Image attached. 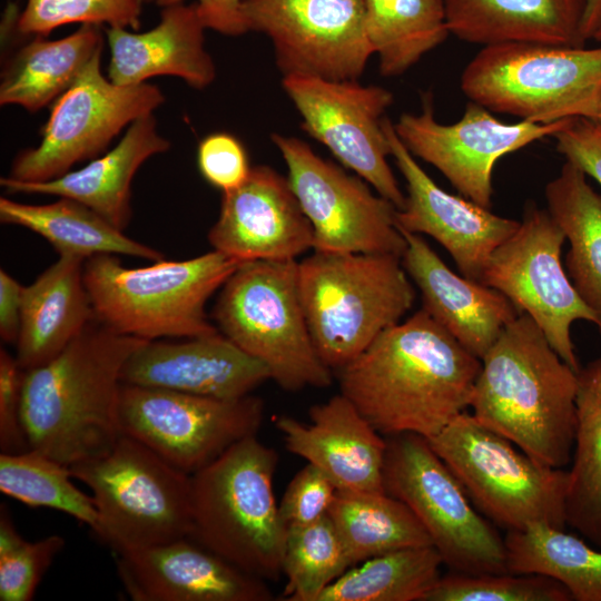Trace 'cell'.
<instances>
[{"mask_svg": "<svg viewBox=\"0 0 601 601\" xmlns=\"http://www.w3.org/2000/svg\"><path fill=\"white\" fill-rule=\"evenodd\" d=\"M481 365L422 308L338 371L341 394L382 435L428 440L470 407Z\"/></svg>", "mask_w": 601, "mask_h": 601, "instance_id": "6da1fadb", "label": "cell"}, {"mask_svg": "<svg viewBox=\"0 0 601 601\" xmlns=\"http://www.w3.org/2000/svg\"><path fill=\"white\" fill-rule=\"evenodd\" d=\"M145 342L95 319L53 358L26 370L21 421L29 447L67 466L107 453L122 435L124 365Z\"/></svg>", "mask_w": 601, "mask_h": 601, "instance_id": "7a4b0ae2", "label": "cell"}, {"mask_svg": "<svg viewBox=\"0 0 601 601\" xmlns=\"http://www.w3.org/2000/svg\"><path fill=\"white\" fill-rule=\"evenodd\" d=\"M481 362L472 415L538 462L565 466L578 423V372L524 313L505 326Z\"/></svg>", "mask_w": 601, "mask_h": 601, "instance_id": "3957f363", "label": "cell"}, {"mask_svg": "<svg viewBox=\"0 0 601 601\" xmlns=\"http://www.w3.org/2000/svg\"><path fill=\"white\" fill-rule=\"evenodd\" d=\"M277 452L248 436L191 474L193 540L262 580L283 575L287 529L274 494Z\"/></svg>", "mask_w": 601, "mask_h": 601, "instance_id": "277c9868", "label": "cell"}, {"mask_svg": "<svg viewBox=\"0 0 601 601\" xmlns=\"http://www.w3.org/2000/svg\"><path fill=\"white\" fill-rule=\"evenodd\" d=\"M240 264L215 249L137 268L105 254L85 260L83 283L96 319L112 331L147 341L188 338L218 331L206 303Z\"/></svg>", "mask_w": 601, "mask_h": 601, "instance_id": "5b68a950", "label": "cell"}, {"mask_svg": "<svg viewBox=\"0 0 601 601\" xmlns=\"http://www.w3.org/2000/svg\"><path fill=\"white\" fill-rule=\"evenodd\" d=\"M298 285L315 349L339 371L411 309L415 290L402 258L315 252L298 263Z\"/></svg>", "mask_w": 601, "mask_h": 601, "instance_id": "8992f818", "label": "cell"}, {"mask_svg": "<svg viewBox=\"0 0 601 601\" xmlns=\"http://www.w3.org/2000/svg\"><path fill=\"white\" fill-rule=\"evenodd\" d=\"M213 317L218 331L263 362L283 390L331 385L332 370L307 326L296 259L240 264L221 286Z\"/></svg>", "mask_w": 601, "mask_h": 601, "instance_id": "52a82bcc", "label": "cell"}, {"mask_svg": "<svg viewBox=\"0 0 601 601\" xmlns=\"http://www.w3.org/2000/svg\"><path fill=\"white\" fill-rule=\"evenodd\" d=\"M461 89L487 110L524 121L594 119L601 110V47L484 46L465 66Z\"/></svg>", "mask_w": 601, "mask_h": 601, "instance_id": "ba28073f", "label": "cell"}, {"mask_svg": "<svg viewBox=\"0 0 601 601\" xmlns=\"http://www.w3.org/2000/svg\"><path fill=\"white\" fill-rule=\"evenodd\" d=\"M92 492L93 532L115 554L191 533V475L137 440L121 435L104 455L69 466Z\"/></svg>", "mask_w": 601, "mask_h": 601, "instance_id": "9c48e42d", "label": "cell"}, {"mask_svg": "<svg viewBox=\"0 0 601 601\" xmlns=\"http://www.w3.org/2000/svg\"><path fill=\"white\" fill-rule=\"evenodd\" d=\"M427 441L470 500L499 526L518 531L546 523L564 530L568 471L518 451L465 411Z\"/></svg>", "mask_w": 601, "mask_h": 601, "instance_id": "30bf717a", "label": "cell"}, {"mask_svg": "<svg viewBox=\"0 0 601 601\" xmlns=\"http://www.w3.org/2000/svg\"><path fill=\"white\" fill-rule=\"evenodd\" d=\"M384 490L420 520L454 572L504 573V539L470 503L464 487L430 445L412 433L387 436Z\"/></svg>", "mask_w": 601, "mask_h": 601, "instance_id": "8fae6325", "label": "cell"}, {"mask_svg": "<svg viewBox=\"0 0 601 601\" xmlns=\"http://www.w3.org/2000/svg\"><path fill=\"white\" fill-rule=\"evenodd\" d=\"M264 415V401L252 394L220 400L129 384L121 386L118 407L122 435L189 475L257 435Z\"/></svg>", "mask_w": 601, "mask_h": 601, "instance_id": "7c38bea8", "label": "cell"}, {"mask_svg": "<svg viewBox=\"0 0 601 601\" xmlns=\"http://www.w3.org/2000/svg\"><path fill=\"white\" fill-rule=\"evenodd\" d=\"M101 53L53 102L40 144L18 154L7 177L23 183L58 178L73 165L97 158L125 127L164 104L156 86H120L105 77Z\"/></svg>", "mask_w": 601, "mask_h": 601, "instance_id": "4fadbf2b", "label": "cell"}, {"mask_svg": "<svg viewBox=\"0 0 601 601\" xmlns=\"http://www.w3.org/2000/svg\"><path fill=\"white\" fill-rule=\"evenodd\" d=\"M287 166L288 183L313 228V249L323 253L388 254L402 258L406 240L397 227V207L353 176L322 158L305 141L273 134Z\"/></svg>", "mask_w": 601, "mask_h": 601, "instance_id": "5bb4252c", "label": "cell"}, {"mask_svg": "<svg viewBox=\"0 0 601 601\" xmlns=\"http://www.w3.org/2000/svg\"><path fill=\"white\" fill-rule=\"evenodd\" d=\"M565 236L548 209L531 205L513 235L491 255L481 283L502 293L542 329L552 348L581 370L571 338L575 321L597 325L561 262Z\"/></svg>", "mask_w": 601, "mask_h": 601, "instance_id": "9a60e30c", "label": "cell"}, {"mask_svg": "<svg viewBox=\"0 0 601 601\" xmlns=\"http://www.w3.org/2000/svg\"><path fill=\"white\" fill-rule=\"evenodd\" d=\"M246 31L265 33L285 76L357 80L374 55L365 0H244Z\"/></svg>", "mask_w": 601, "mask_h": 601, "instance_id": "2e32d148", "label": "cell"}, {"mask_svg": "<svg viewBox=\"0 0 601 601\" xmlns=\"http://www.w3.org/2000/svg\"><path fill=\"white\" fill-rule=\"evenodd\" d=\"M282 85L303 119V130L402 209L405 195L387 162L391 148L382 126L392 92L357 80L299 75L285 76Z\"/></svg>", "mask_w": 601, "mask_h": 601, "instance_id": "e0dca14e", "label": "cell"}, {"mask_svg": "<svg viewBox=\"0 0 601 601\" xmlns=\"http://www.w3.org/2000/svg\"><path fill=\"white\" fill-rule=\"evenodd\" d=\"M572 119L505 124L470 100L459 121L442 125L435 119L432 96L425 93L421 114H402L394 128L413 156L440 170L463 197L490 209L495 162L535 140L554 136Z\"/></svg>", "mask_w": 601, "mask_h": 601, "instance_id": "ac0fdd59", "label": "cell"}, {"mask_svg": "<svg viewBox=\"0 0 601 601\" xmlns=\"http://www.w3.org/2000/svg\"><path fill=\"white\" fill-rule=\"evenodd\" d=\"M382 126L407 189L405 205L396 211L397 227L434 238L464 277L481 283L491 255L515 233L520 221L443 190L401 141L394 124L384 117Z\"/></svg>", "mask_w": 601, "mask_h": 601, "instance_id": "d6986e66", "label": "cell"}, {"mask_svg": "<svg viewBox=\"0 0 601 601\" xmlns=\"http://www.w3.org/2000/svg\"><path fill=\"white\" fill-rule=\"evenodd\" d=\"M313 228L288 179L266 165L253 166L237 188L223 193L208 242L242 263L296 259L313 248Z\"/></svg>", "mask_w": 601, "mask_h": 601, "instance_id": "ffe728a7", "label": "cell"}, {"mask_svg": "<svg viewBox=\"0 0 601 601\" xmlns=\"http://www.w3.org/2000/svg\"><path fill=\"white\" fill-rule=\"evenodd\" d=\"M117 573L135 601H270L254 577L189 536L115 554Z\"/></svg>", "mask_w": 601, "mask_h": 601, "instance_id": "44dd1931", "label": "cell"}, {"mask_svg": "<svg viewBox=\"0 0 601 601\" xmlns=\"http://www.w3.org/2000/svg\"><path fill=\"white\" fill-rule=\"evenodd\" d=\"M268 380V367L219 331L181 342L147 341L121 372L122 384L220 400L249 395Z\"/></svg>", "mask_w": 601, "mask_h": 601, "instance_id": "7402d4cb", "label": "cell"}, {"mask_svg": "<svg viewBox=\"0 0 601 601\" xmlns=\"http://www.w3.org/2000/svg\"><path fill=\"white\" fill-rule=\"evenodd\" d=\"M309 423L273 422L288 452L323 471L342 492H385L386 439L341 393L309 410Z\"/></svg>", "mask_w": 601, "mask_h": 601, "instance_id": "603a6c76", "label": "cell"}, {"mask_svg": "<svg viewBox=\"0 0 601 601\" xmlns=\"http://www.w3.org/2000/svg\"><path fill=\"white\" fill-rule=\"evenodd\" d=\"M400 230L406 240L402 264L421 292L423 309L482 359L520 312L499 290L452 272L421 235Z\"/></svg>", "mask_w": 601, "mask_h": 601, "instance_id": "cb8c5ba5", "label": "cell"}, {"mask_svg": "<svg viewBox=\"0 0 601 601\" xmlns=\"http://www.w3.org/2000/svg\"><path fill=\"white\" fill-rule=\"evenodd\" d=\"M205 29L197 4L183 2L164 7L159 23L146 32L106 28L108 78L116 85L130 86L173 76L196 89L208 87L216 68L205 49Z\"/></svg>", "mask_w": 601, "mask_h": 601, "instance_id": "d4e9b609", "label": "cell"}, {"mask_svg": "<svg viewBox=\"0 0 601 601\" xmlns=\"http://www.w3.org/2000/svg\"><path fill=\"white\" fill-rule=\"evenodd\" d=\"M169 147L151 114L134 121L111 150L80 169L41 183L17 181L6 176L0 185L11 194L53 195L76 200L125 230L131 217V183L137 170Z\"/></svg>", "mask_w": 601, "mask_h": 601, "instance_id": "484cf974", "label": "cell"}, {"mask_svg": "<svg viewBox=\"0 0 601 601\" xmlns=\"http://www.w3.org/2000/svg\"><path fill=\"white\" fill-rule=\"evenodd\" d=\"M589 0H445L450 33L474 45L529 42L583 48Z\"/></svg>", "mask_w": 601, "mask_h": 601, "instance_id": "4316f807", "label": "cell"}, {"mask_svg": "<svg viewBox=\"0 0 601 601\" xmlns=\"http://www.w3.org/2000/svg\"><path fill=\"white\" fill-rule=\"evenodd\" d=\"M83 259L59 256L23 286L17 362L26 371L53 358L96 319L83 283Z\"/></svg>", "mask_w": 601, "mask_h": 601, "instance_id": "83f0119b", "label": "cell"}, {"mask_svg": "<svg viewBox=\"0 0 601 601\" xmlns=\"http://www.w3.org/2000/svg\"><path fill=\"white\" fill-rule=\"evenodd\" d=\"M102 49L104 36L98 24L83 23L57 40L37 36L3 68L0 105H17L37 112L55 102Z\"/></svg>", "mask_w": 601, "mask_h": 601, "instance_id": "f1b7e54d", "label": "cell"}, {"mask_svg": "<svg viewBox=\"0 0 601 601\" xmlns=\"http://www.w3.org/2000/svg\"><path fill=\"white\" fill-rule=\"evenodd\" d=\"M0 221L38 234L52 245L59 256L87 260L108 254L151 262L165 259L160 252L128 237L89 207L65 197L45 205L1 197Z\"/></svg>", "mask_w": 601, "mask_h": 601, "instance_id": "f546056e", "label": "cell"}, {"mask_svg": "<svg viewBox=\"0 0 601 601\" xmlns=\"http://www.w3.org/2000/svg\"><path fill=\"white\" fill-rule=\"evenodd\" d=\"M545 198L549 214L570 244L566 274L595 314L601 333V194L591 187L581 168L566 160L548 183Z\"/></svg>", "mask_w": 601, "mask_h": 601, "instance_id": "4dcf8cb0", "label": "cell"}, {"mask_svg": "<svg viewBox=\"0 0 601 601\" xmlns=\"http://www.w3.org/2000/svg\"><path fill=\"white\" fill-rule=\"evenodd\" d=\"M328 518L349 568L391 551L433 545L410 508L386 492L337 491Z\"/></svg>", "mask_w": 601, "mask_h": 601, "instance_id": "1f68e13d", "label": "cell"}, {"mask_svg": "<svg viewBox=\"0 0 601 601\" xmlns=\"http://www.w3.org/2000/svg\"><path fill=\"white\" fill-rule=\"evenodd\" d=\"M577 430L568 471L565 521L601 550V362L578 373Z\"/></svg>", "mask_w": 601, "mask_h": 601, "instance_id": "d6a6232c", "label": "cell"}, {"mask_svg": "<svg viewBox=\"0 0 601 601\" xmlns=\"http://www.w3.org/2000/svg\"><path fill=\"white\" fill-rule=\"evenodd\" d=\"M506 570L562 583L572 600L601 601V550L546 523L506 531Z\"/></svg>", "mask_w": 601, "mask_h": 601, "instance_id": "836d02e7", "label": "cell"}, {"mask_svg": "<svg viewBox=\"0 0 601 601\" xmlns=\"http://www.w3.org/2000/svg\"><path fill=\"white\" fill-rule=\"evenodd\" d=\"M365 28L383 77L403 75L450 35L445 0H365Z\"/></svg>", "mask_w": 601, "mask_h": 601, "instance_id": "e575fe53", "label": "cell"}, {"mask_svg": "<svg viewBox=\"0 0 601 601\" xmlns=\"http://www.w3.org/2000/svg\"><path fill=\"white\" fill-rule=\"evenodd\" d=\"M442 564L433 545L391 551L347 569L317 601H424Z\"/></svg>", "mask_w": 601, "mask_h": 601, "instance_id": "d590c367", "label": "cell"}, {"mask_svg": "<svg viewBox=\"0 0 601 601\" xmlns=\"http://www.w3.org/2000/svg\"><path fill=\"white\" fill-rule=\"evenodd\" d=\"M69 466L52 457L28 450L0 454V491L31 508L60 511L88 525L98 528V511L92 496L71 481Z\"/></svg>", "mask_w": 601, "mask_h": 601, "instance_id": "8d00e7d4", "label": "cell"}, {"mask_svg": "<svg viewBox=\"0 0 601 601\" xmlns=\"http://www.w3.org/2000/svg\"><path fill=\"white\" fill-rule=\"evenodd\" d=\"M282 569L286 579L282 597L287 601H317L349 569L328 515L308 525L287 529Z\"/></svg>", "mask_w": 601, "mask_h": 601, "instance_id": "74e56055", "label": "cell"}, {"mask_svg": "<svg viewBox=\"0 0 601 601\" xmlns=\"http://www.w3.org/2000/svg\"><path fill=\"white\" fill-rule=\"evenodd\" d=\"M559 581L536 573L453 572L441 577L424 601H570Z\"/></svg>", "mask_w": 601, "mask_h": 601, "instance_id": "f35d334b", "label": "cell"}, {"mask_svg": "<svg viewBox=\"0 0 601 601\" xmlns=\"http://www.w3.org/2000/svg\"><path fill=\"white\" fill-rule=\"evenodd\" d=\"M58 534L29 542L17 531L4 504L0 508V600L30 601L55 558L65 548Z\"/></svg>", "mask_w": 601, "mask_h": 601, "instance_id": "ab89813d", "label": "cell"}, {"mask_svg": "<svg viewBox=\"0 0 601 601\" xmlns=\"http://www.w3.org/2000/svg\"><path fill=\"white\" fill-rule=\"evenodd\" d=\"M144 0H28L17 24L23 35L48 36L70 23L140 28Z\"/></svg>", "mask_w": 601, "mask_h": 601, "instance_id": "60d3db41", "label": "cell"}, {"mask_svg": "<svg viewBox=\"0 0 601 601\" xmlns=\"http://www.w3.org/2000/svg\"><path fill=\"white\" fill-rule=\"evenodd\" d=\"M337 487L318 467L307 463L288 483L278 505L286 529L315 523L328 515Z\"/></svg>", "mask_w": 601, "mask_h": 601, "instance_id": "b9f144b4", "label": "cell"}, {"mask_svg": "<svg viewBox=\"0 0 601 601\" xmlns=\"http://www.w3.org/2000/svg\"><path fill=\"white\" fill-rule=\"evenodd\" d=\"M197 164L206 181L221 193L239 187L252 169L245 147L227 132L210 134L200 140Z\"/></svg>", "mask_w": 601, "mask_h": 601, "instance_id": "7bdbcfd3", "label": "cell"}, {"mask_svg": "<svg viewBox=\"0 0 601 601\" xmlns=\"http://www.w3.org/2000/svg\"><path fill=\"white\" fill-rule=\"evenodd\" d=\"M24 371L17 358L0 348V449L1 453L30 450L21 421V393Z\"/></svg>", "mask_w": 601, "mask_h": 601, "instance_id": "ee69618b", "label": "cell"}, {"mask_svg": "<svg viewBox=\"0 0 601 601\" xmlns=\"http://www.w3.org/2000/svg\"><path fill=\"white\" fill-rule=\"evenodd\" d=\"M556 150L601 185V127L588 118H574L553 136Z\"/></svg>", "mask_w": 601, "mask_h": 601, "instance_id": "f6af8a7d", "label": "cell"}, {"mask_svg": "<svg viewBox=\"0 0 601 601\" xmlns=\"http://www.w3.org/2000/svg\"><path fill=\"white\" fill-rule=\"evenodd\" d=\"M185 0H156L161 7L181 3ZM198 13L206 29L227 36H239L246 31L242 3L244 0H196Z\"/></svg>", "mask_w": 601, "mask_h": 601, "instance_id": "bcb514c9", "label": "cell"}, {"mask_svg": "<svg viewBox=\"0 0 601 601\" xmlns=\"http://www.w3.org/2000/svg\"><path fill=\"white\" fill-rule=\"evenodd\" d=\"M22 292L23 286L0 269V336L8 344H16L19 337Z\"/></svg>", "mask_w": 601, "mask_h": 601, "instance_id": "7dc6e473", "label": "cell"}, {"mask_svg": "<svg viewBox=\"0 0 601 601\" xmlns=\"http://www.w3.org/2000/svg\"><path fill=\"white\" fill-rule=\"evenodd\" d=\"M601 26V0H589L582 22V37L585 41L592 39Z\"/></svg>", "mask_w": 601, "mask_h": 601, "instance_id": "c3c4849f", "label": "cell"}, {"mask_svg": "<svg viewBox=\"0 0 601 601\" xmlns=\"http://www.w3.org/2000/svg\"><path fill=\"white\" fill-rule=\"evenodd\" d=\"M592 39L601 42V26L598 28V30L595 31V33L593 35Z\"/></svg>", "mask_w": 601, "mask_h": 601, "instance_id": "681fc988", "label": "cell"}, {"mask_svg": "<svg viewBox=\"0 0 601 601\" xmlns=\"http://www.w3.org/2000/svg\"><path fill=\"white\" fill-rule=\"evenodd\" d=\"M591 120H593L595 124H598L601 127V110L598 114V116L594 119H591Z\"/></svg>", "mask_w": 601, "mask_h": 601, "instance_id": "f907efd6", "label": "cell"}, {"mask_svg": "<svg viewBox=\"0 0 601 601\" xmlns=\"http://www.w3.org/2000/svg\"><path fill=\"white\" fill-rule=\"evenodd\" d=\"M148 1H152V0H148ZM156 1V0H155Z\"/></svg>", "mask_w": 601, "mask_h": 601, "instance_id": "816d5d0a", "label": "cell"}, {"mask_svg": "<svg viewBox=\"0 0 601 601\" xmlns=\"http://www.w3.org/2000/svg\"><path fill=\"white\" fill-rule=\"evenodd\" d=\"M600 362H601V358H600Z\"/></svg>", "mask_w": 601, "mask_h": 601, "instance_id": "f5cc1de1", "label": "cell"}]
</instances>
